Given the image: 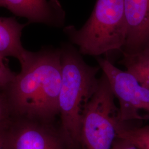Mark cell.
Returning <instances> with one entry per match:
<instances>
[{
  "instance_id": "1",
  "label": "cell",
  "mask_w": 149,
  "mask_h": 149,
  "mask_svg": "<svg viewBox=\"0 0 149 149\" xmlns=\"http://www.w3.org/2000/svg\"><path fill=\"white\" fill-rule=\"evenodd\" d=\"M60 49L28 51L21 71L3 92L11 116L55 120L62 81Z\"/></svg>"
},
{
  "instance_id": "2",
  "label": "cell",
  "mask_w": 149,
  "mask_h": 149,
  "mask_svg": "<svg viewBox=\"0 0 149 149\" xmlns=\"http://www.w3.org/2000/svg\"><path fill=\"white\" fill-rule=\"evenodd\" d=\"M62 81L59 98L60 126L80 149L81 123L86 107L95 93L100 67L87 64L79 50L70 43L60 48Z\"/></svg>"
},
{
  "instance_id": "3",
  "label": "cell",
  "mask_w": 149,
  "mask_h": 149,
  "mask_svg": "<svg viewBox=\"0 0 149 149\" xmlns=\"http://www.w3.org/2000/svg\"><path fill=\"white\" fill-rule=\"evenodd\" d=\"M64 33L80 53L94 56L122 52L127 35L124 0H97L88 19L80 29L70 25Z\"/></svg>"
},
{
  "instance_id": "4",
  "label": "cell",
  "mask_w": 149,
  "mask_h": 149,
  "mask_svg": "<svg viewBox=\"0 0 149 149\" xmlns=\"http://www.w3.org/2000/svg\"><path fill=\"white\" fill-rule=\"evenodd\" d=\"M111 86L103 74L86 107L81 123L80 149H111L122 126Z\"/></svg>"
},
{
  "instance_id": "5",
  "label": "cell",
  "mask_w": 149,
  "mask_h": 149,
  "mask_svg": "<svg viewBox=\"0 0 149 149\" xmlns=\"http://www.w3.org/2000/svg\"><path fill=\"white\" fill-rule=\"evenodd\" d=\"M99 66L117 98L118 120L123 128L128 127V123L143 121L140 111H144V120H149V88L141 84L127 71L116 67L108 59L98 58Z\"/></svg>"
},
{
  "instance_id": "6",
  "label": "cell",
  "mask_w": 149,
  "mask_h": 149,
  "mask_svg": "<svg viewBox=\"0 0 149 149\" xmlns=\"http://www.w3.org/2000/svg\"><path fill=\"white\" fill-rule=\"evenodd\" d=\"M8 132L11 149H79L56 120L11 116Z\"/></svg>"
},
{
  "instance_id": "7",
  "label": "cell",
  "mask_w": 149,
  "mask_h": 149,
  "mask_svg": "<svg viewBox=\"0 0 149 149\" xmlns=\"http://www.w3.org/2000/svg\"><path fill=\"white\" fill-rule=\"evenodd\" d=\"M1 7L29 23L59 28L65 24V12L58 0H0Z\"/></svg>"
},
{
  "instance_id": "8",
  "label": "cell",
  "mask_w": 149,
  "mask_h": 149,
  "mask_svg": "<svg viewBox=\"0 0 149 149\" xmlns=\"http://www.w3.org/2000/svg\"><path fill=\"white\" fill-rule=\"evenodd\" d=\"M127 35L122 52L134 53L149 47V0H124Z\"/></svg>"
},
{
  "instance_id": "9",
  "label": "cell",
  "mask_w": 149,
  "mask_h": 149,
  "mask_svg": "<svg viewBox=\"0 0 149 149\" xmlns=\"http://www.w3.org/2000/svg\"><path fill=\"white\" fill-rule=\"evenodd\" d=\"M26 24H21L14 17H0V55L13 57L22 63L28 50L21 42L22 33Z\"/></svg>"
},
{
  "instance_id": "10",
  "label": "cell",
  "mask_w": 149,
  "mask_h": 149,
  "mask_svg": "<svg viewBox=\"0 0 149 149\" xmlns=\"http://www.w3.org/2000/svg\"><path fill=\"white\" fill-rule=\"evenodd\" d=\"M120 64L143 85L149 84V47L134 53H124Z\"/></svg>"
},
{
  "instance_id": "11",
  "label": "cell",
  "mask_w": 149,
  "mask_h": 149,
  "mask_svg": "<svg viewBox=\"0 0 149 149\" xmlns=\"http://www.w3.org/2000/svg\"><path fill=\"white\" fill-rule=\"evenodd\" d=\"M118 138L128 140L138 149H149V125L120 128Z\"/></svg>"
},
{
  "instance_id": "12",
  "label": "cell",
  "mask_w": 149,
  "mask_h": 149,
  "mask_svg": "<svg viewBox=\"0 0 149 149\" xmlns=\"http://www.w3.org/2000/svg\"><path fill=\"white\" fill-rule=\"evenodd\" d=\"M16 74L10 68L6 58L0 55V91L5 90L14 80Z\"/></svg>"
},
{
  "instance_id": "13",
  "label": "cell",
  "mask_w": 149,
  "mask_h": 149,
  "mask_svg": "<svg viewBox=\"0 0 149 149\" xmlns=\"http://www.w3.org/2000/svg\"><path fill=\"white\" fill-rule=\"evenodd\" d=\"M11 113L4 93L0 91V124L6 122L11 117Z\"/></svg>"
},
{
  "instance_id": "14",
  "label": "cell",
  "mask_w": 149,
  "mask_h": 149,
  "mask_svg": "<svg viewBox=\"0 0 149 149\" xmlns=\"http://www.w3.org/2000/svg\"><path fill=\"white\" fill-rule=\"evenodd\" d=\"M111 149H138L133 144L124 139L118 138L114 142Z\"/></svg>"
},
{
  "instance_id": "15",
  "label": "cell",
  "mask_w": 149,
  "mask_h": 149,
  "mask_svg": "<svg viewBox=\"0 0 149 149\" xmlns=\"http://www.w3.org/2000/svg\"><path fill=\"white\" fill-rule=\"evenodd\" d=\"M144 86H145V87H148V88H149V84H148L147 85Z\"/></svg>"
}]
</instances>
